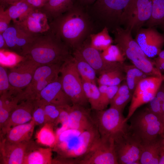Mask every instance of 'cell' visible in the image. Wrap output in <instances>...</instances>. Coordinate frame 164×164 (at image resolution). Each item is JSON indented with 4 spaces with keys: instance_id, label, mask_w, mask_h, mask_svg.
<instances>
[{
    "instance_id": "obj_14",
    "label": "cell",
    "mask_w": 164,
    "mask_h": 164,
    "mask_svg": "<svg viewBox=\"0 0 164 164\" xmlns=\"http://www.w3.org/2000/svg\"><path fill=\"white\" fill-rule=\"evenodd\" d=\"M135 39L149 58L157 56L164 46V36L155 27L141 28L136 33Z\"/></svg>"
},
{
    "instance_id": "obj_3",
    "label": "cell",
    "mask_w": 164,
    "mask_h": 164,
    "mask_svg": "<svg viewBox=\"0 0 164 164\" xmlns=\"http://www.w3.org/2000/svg\"><path fill=\"white\" fill-rule=\"evenodd\" d=\"M129 1L96 0L90 8H86V9L98 28H101L102 29L106 27L111 32L117 27L121 26V15Z\"/></svg>"
},
{
    "instance_id": "obj_18",
    "label": "cell",
    "mask_w": 164,
    "mask_h": 164,
    "mask_svg": "<svg viewBox=\"0 0 164 164\" xmlns=\"http://www.w3.org/2000/svg\"><path fill=\"white\" fill-rule=\"evenodd\" d=\"M37 100L45 104H52L63 108L72 104L71 100L63 88L60 77L57 80L49 84L41 91Z\"/></svg>"
},
{
    "instance_id": "obj_1",
    "label": "cell",
    "mask_w": 164,
    "mask_h": 164,
    "mask_svg": "<svg viewBox=\"0 0 164 164\" xmlns=\"http://www.w3.org/2000/svg\"><path fill=\"white\" fill-rule=\"evenodd\" d=\"M50 30L71 49H77L98 27L85 7L77 2L69 10L50 22Z\"/></svg>"
},
{
    "instance_id": "obj_22",
    "label": "cell",
    "mask_w": 164,
    "mask_h": 164,
    "mask_svg": "<svg viewBox=\"0 0 164 164\" xmlns=\"http://www.w3.org/2000/svg\"><path fill=\"white\" fill-rule=\"evenodd\" d=\"M118 46L125 57L148 76L160 77L162 76L161 73L155 67L154 61L151 60L147 56H142L127 47Z\"/></svg>"
},
{
    "instance_id": "obj_19",
    "label": "cell",
    "mask_w": 164,
    "mask_h": 164,
    "mask_svg": "<svg viewBox=\"0 0 164 164\" xmlns=\"http://www.w3.org/2000/svg\"><path fill=\"white\" fill-rule=\"evenodd\" d=\"M16 23L34 36L43 34L50 29L48 18L41 9H33L20 22Z\"/></svg>"
},
{
    "instance_id": "obj_28",
    "label": "cell",
    "mask_w": 164,
    "mask_h": 164,
    "mask_svg": "<svg viewBox=\"0 0 164 164\" xmlns=\"http://www.w3.org/2000/svg\"><path fill=\"white\" fill-rule=\"evenodd\" d=\"M76 69L83 80L96 84L97 78L94 69L75 50L72 53Z\"/></svg>"
},
{
    "instance_id": "obj_50",
    "label": "cell",
    "mask_w": 164,
    "mask_h": 164,
    "mask_svg": "<svg viewBox=\"0 0 164 164\" xmlns=\"http://www.w3.org/2000/svg\"><path fill=\"white\" fill-rule=\"evenodd\" d=\"M160 147V152L164 153V137L161 138Z\"/></svg>"
},
{
    "instance_id": "obj_39",
    "label": "cell",
    "mask_w": 164,
    "mask_h": 164,
    "mask_svg": "<svg viewBox=\"0 0 164 164\" xmlns=\"http://www.w3.org/2000/svg\"><path fill=\"white\" fill-rule=\"evenodd\" d=\"M133 93L118 96H115L110 103V107L118 109L122 112L125 106L132 99Z\"/></svg>"
},
{
    "instance_id": "obj_54",
    "label": "cell",
    "mask_w": 164,
    "mask_h": 164,
    "mask_svg": "<svg viewBox=\"0 0 164 164\" xmlns=\"http://www.w3.org/2000/svg\"><path fill=\"white\" fill-rule=\"evenodd\" d=\"M162 115L164 113V100H163L162 104Z\"/></svg>"
},
{
    "instance_id": "obj_40",
    "label": "cell",
    "mask_w": 164,
    "mask_h": 164,
    "mask_svg": "<svg viewBox=\"0 0 164 164\" xmlns=\"http://www.w3.org/2000/svg\"><path fill=\"white\" fill-rule=\"evenodd\" d=\"M61 108L52 104H45L44 109L46 123H51L54 125V123L59 115Z\"/></svg>"
},
{
    "instance_id": "obj_45",
    "label": "cell",
    "mask_w": 164,
    "mask_h": 164,
    "mask_svg": "<svg viewBox=\"0 0 164 164\" xmlns=\"http://www.w3.org/2000/svg\"><path fill=\"white\" fill-rule=\"evenodd\" d=\"M33 9H41L49 0H23Z\"/></svg>"
},
{
    "instance_id": "obj_7",
    "label": "cell",
    "mask_w": 164,
    "mask_h": 164,
    "mask_svg": "<svg viewBox=\"0 0 164 164\" xmlns=\"http://www.w3.org/2000/svg\"><path fill=\"white\" fill-rule=\"evenodd\" d=\"M63 88L72 104L86 106L88 102L83 89L81 78L76 67L73 56L64 62L60 71Z\"/></svg>"
},
{
    "instance_id": "obj_9",
    "label": "cell",
    "mask_w": 164,
    "mask_h": 164,
    "mask_svg": "<svg viewBox=\"0 0 164 164\" xmlns=\"http://www.w3.org/2000/svg\"><path fill=\"white\" fill-rule=\"evenodd\" d=\"M152 7V0H129L121 15V26L136 33L149 19Z\"/></svg>"
},
{
    "instance_id": "obj_55",
    "label": "cell",
    "mask_w": 164,
    "mask_h": 164,
    "mask_svg": "<svg viewBox=\"0 0 164 164\" xmlns=\"http://www.w3.org/2000/svg\"><path fill=\"white\" fill-rule=\"evenodd\" d=\"M160 27L163 32L162 34L164 36V25L160 26Z\"/></svg>"
},
{
    "instance_id": "obj_12",
    "label": "cell",
    "mask_w": 164,
    "mask_h": 164,
    "mask_svg": "<svg viewBox=\"0 0 164 164\" xmlns=\"http://www.w3.org/2000/svg\"><path fill=\"white\" fill-rule=\"evenodd\" d=\"M114 143L118 164H139L142 142L130 130Z\"/></svg>"
},
{
    "instance_id": "obj_23",
    "label": "cell",
    "mask_w": 164,
    "mask_h": 164,
    "mask_svg": "<svg viewBox=\"0 0 164 164\" xmlns=\"http://www.w3.org/2000/svg\"><path fill=\"white\" fill-rule=\"evenodd\" d=\"M31 142L24 158L23 164H50L53 163L52 149L36 146Z\"/></svg>"
},
{
    "instance_id": "obj_10",
    "label": "cell",
    "mask_w": 164,
    "mask_h": 164,
    "mask_svg": "<svg viewBox=\"0 0 164 164\" xmlns=\"http://www.w3.org/2000/svg\"><path fill=\"white\" fill-rule=\"evenodd\" d=\"M77 164H118L114 139L100 136Z\"/></svg>"
},
{
    "instance_id": "obj_13",
    "label": "cell",
    "mask_w": 164,
    "mask_h": 164,
    "mask_svg": "<svg viewBox=\"0 0 164 164\" xmlns=\"http://www.w3.org/2000/svg\"><path fill=\"white\" fill-rule=\"evenodd\" d=\"M11 68L8 72L9 82L14 94L17 95L30 83L35 71L40 65L27 58Z\"/></svg>"
},
{
    "instance_id": "obj_5",
    "label": "cell",
    "mask_w": 164,
    "mask_h": 164,
    "mask_svg": "<svg viewBox=\"0 0 164 164\" xmlns=\"http://www.w3.org/2000/svg\"><path fill=\"white\" fill-rule=\"evenodd\" d=\"M161 117L152 112L148 107L135 111L128 120L129 130L142 143L149 142L163 132L164 126Z\"/></svg>"
},
{
    "instance_id": "obj_51",
    "label": "cell",
    "mask_w": 164,
    "mask_h": 164,
    "mask_svg": "<svg viewBox=\"0 0 164 164\" xmlns=\"http://www.w3.org/2000/svg\"><path fill=\"white\" fill-rule=\"evenodd\" d=\"M159 164H164V153L160 152Z\"/></svg>"
},
{
    "instance_id": "obj_41",
    "label": "cell",
    "mask_w": 164,
    "mask_h": 164,
    "mask_svg": "<svg viewBox=\"0 0 164 164\" xmlns=\"http://www.w3.org/2000/svg\"><path fill=\"white\" fill-rule=\"evenodd\" d=\"M120 85L108 87L106 93L100 100V110L105 109L107 108L114 96Z\"/></svg>"
},
{
    "instance_id": "obj_43",
    "label": "cell",
    "mask_w": 164,
    "mask_h": 164,
    "mask_svg": "<svg viewBox=\"0 0 164 164\" xmlns=\"http://www.w3.org/2000/svg\"><path fill=\"white\" fill-rule=\"evenodd\" d=\"M12 19L5 9L0 6V34H2L9 26Z\"/></svg>"
},
{
    "instance_id": "obj_34",
    "label": "cell",
    "mask_w": 164,
    "mask_h": 164,
    "mask_svg": "<svg viewBox=\"0 0 164 164\" xmlns=\"http://www.w3.org/2000/svg\"><path fill=\"white\" fill-rule=\"evenodd\" d=\"M152 2L151 15L144 25L146 27L164 25V0H152Z\"/></svg>"
},
{
    "instance_id": "obj_42",
    "label": "cell",
    "mask_w": 164,
    "mask_h": 164,
    "mask_svg": "<svg viewBox=\"0 0 164 164\" xmlns=\"http://www.w3.org/2000/svg\"><path fill=\"white\" fill-rule=\"evenodd\" d=\"M69 113L67 107L61 108L59 115L54 123V126L60 124L62 127L65 129L69 128Z\"/></svg>"
},
{
    "instance_id": "obj_48",
    "label": "cell",
    "mask_w": 164,
    "mask_h": 164,
    "mask_svg": "<svg viewBox=\"0 0 164 164\" xmlns=\"http://www.w3.org/2000/svg\"><path fill=\"white\" fill-rule=\"evenodd\" d=\"M96 0H77L76 1L81 5L87 8L93 4Z\"/></svg>"
},
{
    "instance_id": "obj_29",
    "label": "cell",
    "mask_w": 164,
    "mask_h": 164,
    "mask_svg": "<svg viewBox=\"0 0 164 164\" xmlns=\"http://www.w3.org/2000/svg\"><path fill=\"white\" fill-rule=\"evenodd\" d=\"M53 124L46 122L37 132L36 139L38 143L53 148L57 142L56 132L53 130Z\"/></svg>"
},
{
    "instance_id": "obj_47",
    "label": "cell",
    "mask_w": 164,
    "mask_h": 164,
    "mask_svg": "<svg viewBox=\"0 0 164 164\" xmlns=\"http://www.w3.org/2000/svg\"><path fill=\"white\" fill-rule=\"evenodd\" d=\"M155 96L162 104L164 100V80L162 82L158 89Z\"/></svg>"
},
{
    "instance_id": "obj_17",
    "label": "cell",
    "mask_w": 164,
    "mask_h": 164,
    "mask_svg": "<svg viewBox=\"0 0 164 164\" xmlns=\"http://www.w3.org/2000/svg\"><path fill=\"white\" fill-rule=\"evenodd\" d=\"M31 142L12 143L4 139L0 143L1 163L23 164Z\"/></svg>"
},
{
    "instance_id": "obj_27",
    "label": "cell",
    "mask_w": 164,
    "mask_h": 164,
    "mask_svg": "<svg viewBox=\"0 0 164 164\" xmlns=\"http://www.w3.org/2000/svg\"><path fill=\"white\" fill-rule=\"evenodd\" d=\"M111 33L114 36V42L118 46L127 47L142 56H146L135 39L133 38L131 30L120 26L115 29Z\"/></svg>"
},
{
    "instance_id": "obj_4",
    "label": "cell",
    "mask_w": 164,
    "mask_h": 164,
    "mask_svg": "<svg viewBox=\"0 0 164 164\" xmlns=\"http://www.w3.org/2000/svg\"><path fill=\"white\" fill-rule=\"evenodd\" d=\"M97 125L82 131L72 139L57 141L53 148L60 158L67 159L75 164L88 152L100 137Z\"/></svg>"
},
{
    "instance_id": "obj_53",
    "label": "cell",
    "mask_w": 164,
    "mask_h": 164,
    "mask_svg": "<svg viewBox=\"0 0 164 164\" xmlns=\"http://www.w3.org/2000/svg\"><path fill=\"white\" fill-rule=\"evenodd\" d=\"M9 4L10 5L22 0H7Z\"/></svg>"
},
{
    "instance_id": "obj_20",
    "label": "cell",
    "mask_w": 164,
    "mask_h": 164,
    "mask_svg": "<svg viewBox=\"0 0 164 164\" xmlns=\"http://www.w3.org/2000/svg\"><path fill=\"white\" fill-rule=\"evenodd\" d=\"M67 108L69 113V128L83 131L96 125L90 110L86 107L72 104Z\"/></svg>"
},
{
    "instance_id": "obj_46",
    "label": "cell",
    "mask_w": 164,
    "mask_h": 164,
    "mask_svg": "<svg viewBox=\"0 0 164 164\" xmlns=\"http://www.w3.org/2000/svg\"><path fill=\"white\" fill-rule=\"evenodd\" d=\"M131 93H132L130 91L125 80L124 82L121 85H120L115 96L126 94Z\"/></svg>"
},
{
    "instance_id": "obj_11",
    "label": "cell",
    "mask_w": 164,
    "mask_h": 164,
    "mask_svg": "<svg viewBox=\"0 0 164 164\" xmlns=\"http://www.w3.org/2000/svg\"><path fill=\"white\" fill-rule=\"evenodd\" d=\"M164 80V75L160 77L149 76L138 83L133 92L129 107L126 118L128 121L139 107L148 103L155 96Z\"/></svg>"
},
{
    "instance_id": "obj_35",
    "label": "cell",
    "mask_w": 164,
    "mask_h": 164,
    "mask_svg": "<svg viewBox=\"0 0 164 164\" xmlns=\"http://www.w3.org/2000/svg\"><path fill=\"white\" fill-rule=\"evenodd\" d=\"M82 80L84 93L91 109L96 111L100 110V94L98 87L96 84Z\"/></svg>"
},
{
    "instance_id": "obj_57",
    "label": "cell",
    "mask_w": 164,
    "mask_h": 164,
    "mask_svg": "<svg viewBox=\"0 0 164 164\" xmlns=\"http://www.w3.org/2000/svg\"><path fill=\"white\" fill-rule=\"evenodd\" d=\"M162 137H164V129L163 130V132L161 135Z\"/></svg>"
},
{
    "instance_id": "obj_24",
    "label": "cell",
    "mask_w": 164,
    "mask_h": 164,
    "mask_svg": "<svg viewBox=\"0 0 164 164\" xmlns=\"http://www.w3.org/2000/svg\"><path fill=\"white\" fill-rule=\"evenodd\" d=\"M35 124L30 121L13 127L5 134V139L12 143H19L30 141L32 136Z\"/></svg>"
},
{
    "instance_id": "obj_8",
    "label": "cell",
    "mask_w": 164,
    "mask_h": 164,
    "mask_svg": "<svg viewBox=\"0 0 164 164\" xmlns=\"http://www.w3.org/2000/svg\"><path fill=\"white\" fill-rule=\"evenodd\" d=\"M62 64L39 66L36 70L29 84L17 95L19 101L37 100L41 91L49 84L59 78Z\"/></svg>"
},
{
    "instance_id": "obj_44",
    "label": "cell",
    "mask_w": 164,
    "mask_h": 164,
    "mask_svg": "<svg viewBox=\"0 0 164 164\" xmlns=\"http://www.w3.org/2000/svg\"><path fill=\"white\" fill-rule=\"evenodd\" d=\"M148 108L153 113L162 116L161 104L160 101L155 96L148 103Z\"/></svg>"
},
{
    "instance_id": "obj_32",
    "label": "cell",
    "mask_w": 164,
    "mask_h": 164,
    "mask_svg": "<svg viewBox=\"0 0 164 164\" xmlns=\"http://www.w3.org/2000/svg\"><path fill=\"white\" fill-rule=\"evenodd\" d=\"M123 71L126 75L125 80L131 92H133L138 83L149 76L134 65L124 63Z\"/></svg>"
},
{
    "instance_id": "obj_52",
    "label": "cell",
    "mask_w": 164,
    "mask_h": 164,
    "mask_svg": "<svg viewBox=\"0 0 164 164\" xmlns=\"http://www.w3.org/2000/svg\"><path fill=\"white\" fill-rule=\"evenodd\" d=\"M157 68L161 73L164 72V61Z\"/></svg>"
},
{
    "instance_id": "obj_16",
    "label": "cell",
    "mask_w": 164,
    "mask_h": 164,
    "mask_svg": "<svg viewBox=\"0 0 164 164\" xmlns=\"http://www.w3.org/2000/svg\"><path fill=\"white\" fill-rule=\"evenodd\" d=\"M9 50L23 57L35 36L30 34L19 24L13 23L3 32Z\"/></svg>"
},
{
    "instance_id": "obj_37",
    "label": "cell",
    "mask_w": 164,
    "mask_h": 164,
    "mask_svg": "<svg viewBox=\"0 0 164 164\" xmlns=\"http://www.w3.org/2000/svg\"><path fill=\"white\" fill-rule=\"evenodd\" d=\"M45 104L39 100L35 101L32 114V120L35 125H44L46 123L44 109Z\"/></svg>"
},
{
    "instance_id": "obj_38",
    "label": "cell",
    "mask_w": 164,
    "mask_h": 164,
    "mask_svg": "<svg viewBox=\"0 0 164 164\" xmlns=\"http://www.w3.org/2000/svg\"><path fill=\"white\" fill-rule=\"evenodd\" d=\"M8 93H10L14 94L13 90L9 82L8 72L3 66L1 65L0 66V96Z\"/></svg>"
},
{
    "instance_id": "obj_33",
    "label": "cell",
    "mask_w": 164,
    "mask_h": 164,
    "mask_svg": "<svg viewBox=\"0 0 164 164\" xmlns=\"http://www.w3.org/2000/svg\"><path fill=\"white\" fill-rule=\"evenodd\" d=\"M126 79V75L123 68L115 69L105 72L101 75L97 79L99 85H105L108 86L120 85Z\"/></svg>"
},
{
    "instance_id": "obj_31",
    "label": "cell",
    "mask_w": 164,
    "mask_h": 164,
    "mask_svg": "<svg viewBox=\"0 0 164 164\" xmlns=\"http://www.w3.org/2000/svg\"><path fill=\"white\" fill-rule=\"evenodd\" d=\"M33 9L22 0L9 5L5 10L13 23H18Z\"/></svg>"
},
{
    "instance_id": "obj_2",
    "label": "cell",
    "mask_w": 164,
    "mask_h": 164,
    "mask_svg": "<svg viewBox=\"0 0 164 164\" xmlns=\"http://www.w3.org/2000/svg\"><path fill=\"white\" fill-rule=\"evenodd\" d=\"M72 56L70 49L50 29L35 36L23 57L41 65L62 64Z\"/></svg>"
},
{
    "instance_id": "obj_30",
    "label": "cell",
    "mask_w": 164,
    "mask_h": 164,
    "mask_svg": "<svg viewBox=\"0 0 164 164\" xmlns=\"http://www.w3.org/2000/svg\"><path fill=\"white\" fill-rule=\"evenodd\" d=\"M106 27L98 32L91 34L88 37L90 45L100 51L104 50L114 41Z\"/></svg>"
},
{
    "instance_id": "obj_56",
    "label": "cell",
    "mask_w": 164,
    "mask_h": 164,
    "mask_svg": "<svg viewBox=\"0 0 164 164\" xmlns=\"http://www.w3.org/2000/svg\"><path fill=\"white\" fill-rule=\"evenodd\" d=\"M162 122H163V126H164V129H163L164 130V113L162 115Z\"/></svg>"
},
{
    "instance_id": "obj_36",
    "label": "cell",
    "mask_w": 164,
    "mask_h": 164,
    "mask_svg": "<svg viewBox=\"0 0 164 164\" xmlns=\"http://www.w3.org/2000/svg\"><path fill=\"white\" fill-rule=\"evenodd\" d=\"M101 53L104 59L110 62L124 63L125 59L121 50L116 44L111 45Z\"/></svg>"
},
{
    "instance_id": "obj_6",
    "label": "cell",
    "mask_w": 164,
    "mask_h": 164,
    "mask_svg": "<svg viewBox=\"0 0 164 164\" xmlns=\"http://www.w3.org/2000/svg\"><path fill=\"white\" fill-rule=\"evenodd\" d=\"M94 119L101 137L114 141L129 131V125L123 112L114 107L96 111Z\"/></svg>"
},
{
    "instance_id": "obj_15",
    "label": "cell",
    "mask_w": 164,
    "mask_h": 164,
    "mask_svg": "<svg viewBox=\"0 0 164 164\" xmlns=\"http://www.w3.org/2000/svg\"><path fill=\"white\" fill-rule=\"evenodd\" d=\"M88 38L76 50L94 69L96 74L100 75L112 70L123 68L124 62H112L104 59L101 51L90 45Z\"/></svg>"
},
{
    "instance_id": "obj_26",
    "label": "cell",
    "mask_w": 164,
    "mask_h": 164,
    "mask_svg": "<svg viewBox=\"0 0 164 164\" xmlns=\"http://www.w3.org/2000/svg\"><path fill=\"white\" fill-rule=\"evenodd\" d=\"M75 2V0H49L41 9L50 22L70 9Z\"/></svg>"
},
{
    "instance_id": "obj_25",
    "label": "cell",
    "mask_w": 164,
    "mask_h": 164,
    "mask_svg": "<svg viewBox=\"0 0 164 164\" xmlns=\"http://www.w3.org/2000/svg\"><path fill=\"white\" fill-rule=\"evenodd\" d=\"M160 140L158 137L149 142L142 143L139 164H159L160 157Z\"/></svg>"
},
{
    "instance_id": "obj_49",
    "label": "cell",
    "mask_w": 164,
    "mask_h": 164,
    "mask_svg": "<svg viewBox=\"0 0 164 164\" xmlns=\"http://www.w3.org/2000/svg\"><path fill=\"white\" fill-rule=\"evenodd\" d=\"M0 50H9L2 34H0Z\"/></svg>"
},
{
    "instance_id": "obj_21",
    "label": "cell",
    "mask_w": 164,
    "mask_h": 164,
    "mask_svg": "<svg viewBox=\"0 0 164 164\" xmlns=\"http://www.w3.org/2000/svg\"><path fill=\"white\" fill-rule=\"evenodd\" d=\"M34 101L26 100L19 102L12 111L8 120L1 129L4 134L14 126L32 120Z\"/></svg>"
}]
</instances>
